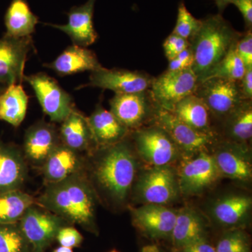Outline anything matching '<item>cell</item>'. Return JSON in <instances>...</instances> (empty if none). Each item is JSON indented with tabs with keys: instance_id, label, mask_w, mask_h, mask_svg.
Segmentation results:
<instances>
[{
	"instance_id": "obj_17",
	"label": "cell",
	"mask_w": 252,
	"mask_h": 252,
	"mask_svg": "<svg viewBox=\"0 0 252 252\" xmlns=\"http://www.w3.org/2000/svg\"><path fill=\"white\" fill-rule=\"evenodd\" d=\"M61 142L54 124L44 120L33 124L25 133L22 152L28 164L41 168L46 158Z\"/></svg>"
},
{
	"instance_id": "obj_38",
	"label": "cell",
	"mask_w": 252,
	"mask_h": 252,
	"mask_svg": "<svg viewBox=\"0 0 252 252\" xmlns=\"http://www.w3.org/2000/svg\"><path fill=\"white\" fill-rule=\"evenodd\" d=\"M193 64V56L190 46L184 50L175 59L169 61L167 71L174 72L192 68Z\"/></svg>"
},
{
	"instance_id": "obj_36",
	"label": "cell",
	"mask_w": 252,
	"mask_h": 252,
	"mask_svg": "<svg viewBox=\"0 0 252 252\" xmlns=\"http://www.w3.org/2000/svg\"><path fill=\"white\" fill-rule=\"evenodd\" d=\"M235 51L246 68L252 67V31H246L242 34L235 44Z\"/></svg>"
},
{
	"instance_id": "obj_7",
	"label": "cell",
	"mask_w": 252,
	"mask_h": 252,
	"mask_svg": "<svg viewBox=\"0 0 252 252\" xmlns=\"http://www.w3.org/2000/svg\"><path fill=\"white\" fill-rule=\"evenodd\" d=\"M135 191L144 204L172 203L180 194L177 172L171 165L151 167L138 177Z\"/></svg>"
},
{
	"instance_id": "obj_41",
	"label": "cell",
	"mask_w": 252,
	"mask_h": 252,
	"mask_svg": "<svg viewBox=\"0 0 252 252\" xmlns=\"http://www.w3.org/2000/svg\"><path fill=\"white\" fill-rule=\"evenodd\" d=\"M238 83L244 99L252 100V67L247 68L245 74Z\"/></svg>"
},
{
	"instance_id": "obj_12",
	"label": "cell",
	"mask_w": 252,
	"mask_h": 252,
	"mask_svg": "<svg viewBox=\"0 0 252 252\" xmlns=\"http://www.w3.org/2000/svg\"><path fill=\"white\" fill-rule=\"evenodd\" d=\"M221 177L213 157L201 152L187 159L177 172L181 194L198 195L216 183Z\"/></svg>"
},
{
	"instance_id": "obj_14",
	"label": "cell",
	"mask_w": 252,
	"mask_h": 252,
	"mask_svg": "<svg viewBox=\"0 0 252 252\" xmlns=\"http://www.w3.org/2000/svg\"><path fill=\"white\" fill-rule=\"evenodd\" d=\"M33 49L32 36L0 39V86L6 88L21 84L24 79L25 66Z\"/></svg>"
},
{
	"instance_id": "obj_19",
	"label": "cell",
	"mask_w": 252,
	"mask_h": 252,
	"mask_svg": "<svg viewBox=\"0 0 252 252\" xmlns=\"http://www.w3.org/2000/svg\"><path fill=\"white\" fill-rule=\"evenodd\" d=\"M86 158L60 142L40 170L44 184L56 183L85 170Z\"/></svg>"
},
{
	"instance_id": "obj_42",
	"label": "cell",
	"mask_w": 252,
	"mask_h": 252,
	"mask_svg": "<svg viewBox=\"0 0 252 252\" xmlns=\"http://www.w3.org/2000/svg\"><path fill=\"white\" fill-rule=\"evenodd\" d=\"M235 0H215L219 14H222V13L226 9L227 6L230 4H233Z\"/></svg>"
},
{
	"instance_id": "obj_13",
	"label": "cell",
	"mask_w": 252,
	"mask_h": 252,
	"mask_svg": "<svg viewBox=\"0 0 252 252\" xmlns=\"http://www.w3.org/2000/svg\"><path fill=\"white\" fill-rule=\"evenodd\" d=\"M154 79L144 72L102 67L91 72L89 83L79 89L91 86L112 91L115 94H134L150 89Z\"/></svg>"
},
{
	"instance_id": "obj_28",
	"label": "cell",
	"mask_w": 252,
	"mask_h": 252,
	"mask_svg": "<svg viewBox=\"0 0 252 252\" xmlns=\"http://www.w3.org/2000/svg\"><path fill=\"white\" fill-rule=\"evenodd\" d=\"M39 23V18L32 11L27 0H11L4 16V36L30 37Z\"/></svg>"
},
{
	"instance_id": "obj_43",
	"label": "cell",
	"mask_w": 252,
	"mask_h": 252,
	"mask_svg": "<svg viewBox=\"0 0 252 252\" xmlns=\"http://www.w3.org/2000/svg\"><path fill=\"white\" fill-rule=\"evenodd\" d=\"M53 252H74L72 249L65 248V247L59 246L56 248Z\"/></svg>"
},
{
	"instance_id": "obj_40",
	"label": "cell",
	"mask_w": 252,
	"mask_h": 252,
	"mask_svg": "<svg viewBox=\"0 0 252 252\" xmlns=\"http://www.w3.org/2000/svg\"><path fill=\"white\" fill-rule=\"evenodd\" d=\"M233 4L239 9L245 21L246 31L252 29V0H235Z\"/></svg>"
},
{
	"instance_id": "obj_8",
	"label": "cell",
	"mask_w": 252,
	"mask_h": 252,
	"mask_svg": "<svg viewBox=\"0 0 252 252\" xmlns=\"http://www.w3.org/2000/svg\"><path fill=\"white\" fill-rule=\"evenodd\" d=\"M198 83L192 68L174 72L165 70L154 77L149 91L159 107L171 112L179 102L194 94Z\"/></svg>"
},
{
	"instance_id": "obj_22",
	"label": "cell",
	"mask_w": 252,
	"mask_h": 252,
	"mask_svg": "<svg viewBox=\"0 0 252 252\" xmlns=\"http://www.w3.org/2000/svg\"><path fill=\"white\" fill-rule=\"evenodd\" d=\"M87 121L96 148L117 144L126 139L130 132L100 104L96 106Z\"/></svg>"
},
{
	"instance_id": "obj_33",
	"label": "cell",
	"mask_w": 252,
	"mask_h": 252,
	"mask_svg": "<svg viewBox=\"0 0 252 252\" xmlns=\"http://www.w3.org/2000/svg\"><path fill=\"white\" fill-rule=\"evenodd\" d=\"M217 252H251L248 235L241 228L225 232L215 246Z\"/></svg>"
},
{
	"instance_id": "obj_27",
	"label": "cell",
	"mask_w": 252,
	"mask_h": 252,
	"mask_svg": "<svg viewBox=\"0 0 252 252\" xmlns=\"http://www.w3.org/2000/svg\"><path fill=\"white\" fill-rule=\"evenodd\" d=\"M222 139L250 144L252 137V101L245 100L221 121Z\"/></svg>"
},
{
	"instance_id": "obj_18",
	"label": "cell",
	"mask_w": 252,
	"mask_h": 252,
	"mask_svg": "<svg viewBox=\"0 0 252 252\" xmlns=\"http://www.w3.org/2000/svg\"><path fill=\"white\" fill-rule=\"evenodd\" d=\"M96 0H88L84 4L74 6L67 12L68 21L66 24L58 25L44 23L45 26L63 32L76 45L87 46L95 42L97 32L94 25V4Z\"/></svg>"
},
{
	"instance_id": "obj_11",
	"label": "cell",
	"mask_w": 252,
	"mask_h": 252,
	"mask_svg": "<svg viewBox=\"0 0 252 252\" xmlns=\"http://www.w3.org/2000/svg\"><path fill=\"white\" fill-rule=\"evenodd\" d=\"M23 80L31 85L43 112L51 122L61 124L74 108L70 94L47 74L40 72L25 76Z\"/></svg>"
},
{
	"instance_id": "obj_34",
	"label": "cell",
	"mask_w": 252,
	"mask_h": 252,
	"mask_svg": "<svg viewBox=\"0 0 252 252\" xmlns=\"http://www.w3.org/2000/svg\"><path fill=\"white\" fill-rule=\"evenodd\" d=\"M201 23V19L194 17L182 0L178 6L177 22L172 33L190 41L198 32Z\"/></svg>"
},
{
	"instance_id": "obj_23",
	"label": "cell",
	"mask_w": 252,
	"mask_h": 252,
	"mask_svg": "<svg viewBox=\"0 0 252 252\" xmlns=\"http://www.w3.org/2000/svg\"><path fill=\"white\" fill-rule=\"evenodd\" d=\"M171 112L182 122L207 135L220 136L215 126L217 118L210 109L195 94H190L176 104Z\"/></svg>"
},
{
	"instance_id": "obj_32",
	"label": "cell",
	"mask_w": 252,
	"mask_h": 252,
	"mask_svg": "<svg viewBox=\"0 0 252 252\" xmlns=\"http://www.w3.org/2000/svg\"><path fill=\"white\" fill-rule=\"evenodd\" d=\"M0 252H32L17 223H0Z\"/></svg>"
},
{
	"instance_id": "obj_45",
	"label": "cell",
	"mask_w": 252,
	"mask_h": 252,
	"mask_svg": "<svg viewBox=\"0 0 252 252\" xmlns=\"http://www.w3.org/2000/svg\"><path fill=\"white\" fill-rule=\"evenodd\" d=\"M6 88L3 87V86H0V94L2 93V91L4 90Z\"/></svg>"
},
{
	"instance_id": "obj_39",
	"label": "cell",
	"mask_w": 252,
	"mask_h": 252,
	"mask_svg": "<svg viewBox=\"0 0 252 252\" xmlns=\"http://www.w3.org/2000/svg\"><path fill=\"white\" fill-rule=\"evenodd\" d=\"M175 252H217L216 249L207 240L203 238L175 250Z\"/></svg>"
},
{
	"instance_id": "obj_44",
	"label": "cell",
	"mask_w": 252,
	"mask_h": 252,
	"mask_svg": "<svg viewBox=\"0 0 252 252\" xmlns=\"http://www.w3.org/2000/svg\"><path fill=\"white\" fill-rule=\"evenodd\" d=\"M146 252H155V249L149 248L148 250H147V251Z\"/></svg>"
},
{
	"instance_id": "obj_5",
	"label": "cell",
	"mask_w": 252,
	"mask_h": 252,
	"mask_svg": "<svg viewBox=\"0 0 252 252\" xmlns=\"http://www.w3.org/2000/svg\"><path fill=\"white\" fill-rule=\"evenodd\" d=\"M137 154L151 167L171 165L182 152L166 131L155 124L132 132Z\"/></svg>"
},
{
	"instance_id": "obj_25",
	"label": "cell",
	"mask_w": 252,
	"mask_h": 252,
	"mask_svg": "<svg viewBox=\"0 0 252 252\" xmlns=\"http://www.w3.org/2000/svg\"><path fill=\"white\" fill-rule=\"evenodd\" d=\"M59 133L61 143L79 153L96 148L87 117L75 108L61 123Z\"/></svg>"
},
{
	"instance_id": "obj_16",
	"label": "cell",
	"mask_w": 252,
	"mask_h": 252,
	"mask_svg": "<svg viewBox=\"0 0 252 252\" xmlns=\"http://www.w3.org/2000/svg\"><path fill=\"white\" fill-rule=\"evenodd\" d=\"M130 212L132 223L142 234L154 240L170 238L177 210L166 205L144 204Z\"/></svg>"
},
{
	"instance_id": "obj_10",
	"label": "cell",
	"mask_w": 252,
	"mask_h": 252,
	"mask_svg": "<svg viewBox=\"0 0 252 252\" xmlns=\"http://www.w3.org/2000/svg\"><path fill=\"white\" fill-rule=\"evenodd\" d=\"M109 104L110 112L130 131L144 127L148 123L152 124L158 107L149 89L134 94H115Z\"/></svg>"
},
{
	"instance_id": "obj_46",
	"label": "cell",
	"mask_w": 252,
	"mask_h": 252,
	"mask_svg": "<svg viewBox=\"0 0 252 252\" xmlns=\"http://www.w3.org/2000/svg\"><path fill=\"white\" fill-rule=\"evenodd\" d=\"M109 252H119L117 251V250H112V251H110Z\"/></svg>"
},
{
	"instance_id": "obj_31",
	"label": "cell",
	"mask_w": 252,
	"mask_h": 252,
	"mask_svg": "<svg viewBox=\"0 0 252 252\" xmlns=\"http://www.w3.org/2000/svg\"><path fill=\"white\" fill-rule=\"evenodd\" d=\"M246 69L245 64L235 51V45L210 72L206 79L210 78H221L239 81L241 80Z\"/></svg>"
},
{
	"instance_id": "obj_21",
	"label": "cell",
	"mask_w": 252,
	"mask_h": 252,
	"mask_svg": "<svg viewBox=\"0 0 252 252\" xmlns=\"http://www.w3.org/2000/svg\"><path fill=\"white\" fill-rule=\"evenodd\" d=\"M252 207L250 195L231 194L219 198L211 207L212 218L225 228H240L245 224Z\"/></svg>"
},
{
	"instance_id": "obj_24",
	"label": "cell",
	"mask_w": 252,
	"mask_h": 252,
	"mask_svg": "<svg viewBox=\"0 0 252 252\" xmlns=\"http://www.w3.org/2000/svg\"><path fill=\"white\" fill-rule=\"evenodd\" d=\"M44 65L60 76L72 75L86 71L92 72L102 67L94 51L76 44L68 46L53 62Z\"/></svg>"
},
{
	"instance_id": "obj_1",
	"label": "cell",
	"mask_w": 252,
	"mask_h": 252,
	"mask_svg": "<svg viewBox=\"0 0 252 252\" xmlns=\"http://www.w3.org/2000/svg\"><path fill=\"white\" fill-rule=\"evenodd\" d=\"M126 138L94 149L89 154L90 160L86 159L85 173L97 196L102 194L117 205L126 203L137 174V158Z\"/></svg>"
},
{
	"instance_id": "obj_9",
	"label": "cell",
	"mask_w": 252,
	"mask_h": 252,
	"mask_svg": "<svg viewBox=\"0 0 252 252\" xmlns=\"http://www.w3.org/2000/svg\"><path fill=\"white\" fill-rule=\"evenodd\" d=\"M194 94L206 104L217 120L221 121L244 99L238 81L210 78L198 83Z\"/></svg>"
},
{
	"instance_id": "obj_6",
	"label": "cell",
	"mask_w": 252,
	"mask_h": 252,
	"mask_svg": "<svg viewBox=\"0 0 252 252\" xmlns=\"http://www.w3.org/2000/svg\"><path fill=\"white\" fill-rule=\"evenodd\" d=\"M18 224L32 252H45L56 241L60 229L69 223L35 203L28 209Z\"/></svg>"
},
{
	"instance_id": "obj_30",
	"label": "cell",
	"mask_w": 252,
	"mask_h": 252,
	"mask_svg": "<svg viewBox=\"0 0 252 252\" xmlns=\"http://www.w3.org/2000/svg\"><path fill=\"white\" fill-rule=\"evenodd\" d=\"M35 198L21 189L0 193V223H17Z\"/></svg>"
},
{
	"instance_id": "obj_2",
	"label": "cell",
	"mask_w": 252,
	"mask_h": 252,
	"mask_svg": "<svg viewBox=\"0 0 252 252\" xmlns=\"http://www.w3.org/2000/svg\"><path fill=\"white\" fill-rule=\"evenodd\" d=\"M97 194L84 171L56 183L47 184L36 203L70 225L98 234L96 223Z\"/></svg>"
},
{
	"instance_id": "obj_37",
	"label": "cell",
	"mask_w": 252,
	"mask_h": 252,
	"mask_svg": "<svg viewBox=\"0 0 252 252\" xmlns=\"http://www.w3.org/2000/svg\"><path fill=\"white\" fill-rule=\"evenodd\" d=\"M163 49L168 61L175 59L181 52L190 46V42L182 36L171 33L163 42Z\"/></svg>"
},
{
	"instance_id": "obj_29",
	"label": "cell",
	"mask_w": 252,
	"mask_h": 252,
	"mask_svg": "<svg viewBox=\"0 0 252 252\" xmlns=\"http://www.w3.org/2000/svg\"><path fill=\"white\" fill-rule=\"evenodd\" d=\"M28 101L21 84L7 86L0 94V121L18 127L26 118Z\"/></svg>"
},
{
	"instance_id": "obj_35",
	"label": "cell",
	"mask_w": 252,
	"mask_h": 252,
	"mask_svg": "<svg viewBox=\"0 0 252 252\" xmlns=\"http://www.w3.org/2000/svg\"><path fill=\"white\" fill-rule=\"evenodd\" d=\"M56 241L60 246L74 249L79 248L84 241L82 234L73 225H66L60 229Z\"/></svg>"
},
{
	"instance_id": "obj_20",
	"label": "cell",
	"mask_w": 252,
	"mask_h": 252,
	"mask_svg": "<svg viewBox=\"0 0 252 252\" xmlns=\"http://www.w3.org/2000/svg\"><path fill=\"white\" fill-rule=\"evenodd\" d=\"M28 177L22 149L0 140V193L21 189Z\"/></svg>"
},
{
	"instance_id": "obj_4",
	"label": "cell",
	"mask_w": 252,
	"mask_h": 252,
	"mask_svg": "<svg viewBox=\"0 0 252 252\" xmlns=\"http://www.w3.org/2000/svg\"><path fill=\"white\" fill-rule=\"evenodd\" d=\"M152 124L166 131L182 154L187 157L208 152L220 140V136L207 135L195 130L182 122L173 113L159 107L156 110Z\"/></svg>"
},
{
	"instance_id": "obj_26",
	"label": "cell",
	"mask_w": 252,
	"mask_h": 252,
	"mask_svg": "<svg viewBox=\"0 0 252 252\" xmlns=\"http://www.w3.org/2000/svg\"><path fill=\"white\" fill-rule=\"evenodd\" d=\"M207 225L203 215L195 209L185 207L177 210L170 239L175 250L207 238Z\"/></svg>"
},
{
	"instance_id": "obj_3",
	"label": "cell",
	"mask_w": 252,
	"mask_h": 252,
	"mask_svg": "<svg viewBox=\"0 0 252 252\" xmlns=\"http://www.w3.org/2000/svg\"><path fill=\"white\" fill-rule=\"evenodd\" d=\"M201 21L198 32L189 41L193 56L192 69L198 83L208 77L243 34L221 14L209 15Z\"/></svg>"
},
{
	"instance_id": "obj_15",
	"label": "cell",
	"mask_w": 252,
	"mask_h": 252,
	"mask_svg": "<svg viewBox=\"0 0 252 252\" xmlns=\"http://www.w3.org/2000/svg\"><path fill=\"white\" fill-rule=\"evenodd\" d=\"M212 154L221 176L232 180L246 182L251 180V152L248 144L220 139Z\"/></svg>"
}]
</instances>
